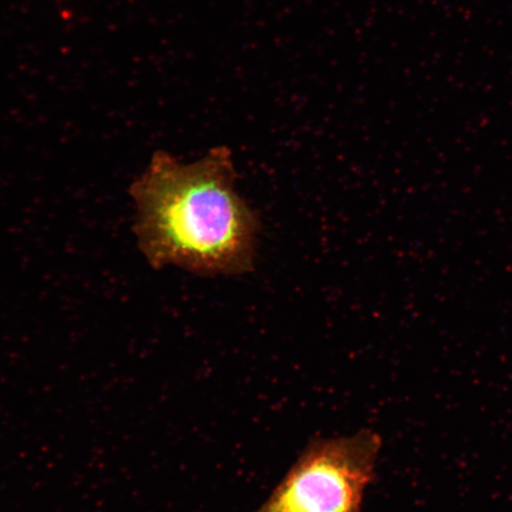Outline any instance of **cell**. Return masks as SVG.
I'll list each match as a JSON object with an SVG mask.
<instances>
[{
    "mask_svg": "<svg viewBox=\"0 0 512 512\" xmlns=\"http://www.w3.org/2000/svg\"><path fill=\"white\" fill-rule=\"evenodd\" d=\"M236 170L226 146L185 164L157 151L130 194L134 234L153 270L176 266L201 277L253 271L260 219L235 189Z\"/></svg>",
    "mask_w": 512,
    "mask_h": 512,
    "instance_id": "obj_1",
    "label": "cell"
},
{
    "mask_svg": "<svg viewBox=\"0 0 512 512\" xmlns=\"http://www.w3.org/2000/svg\"><path fill=\"white\" fill-rule=\"evenodd\" d=\"M381 445L380 435L371 430L312 439L272 495L253 512H363Z\"/></svg>",
    "mask_w": 512,
    "mask_h": 512,
    "instance_id": "obj_2",
    "label": "cell"
}]
</instances>
